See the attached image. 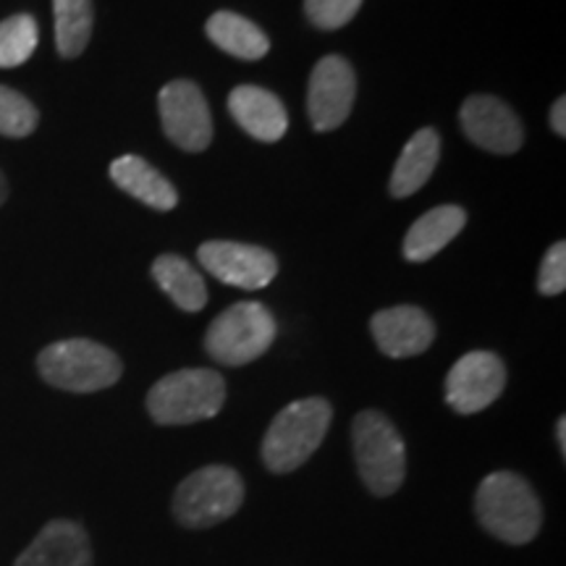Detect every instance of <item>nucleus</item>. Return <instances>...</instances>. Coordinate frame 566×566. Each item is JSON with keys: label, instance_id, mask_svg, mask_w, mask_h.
<instances>
[{"label": "nucleus", "instance_id": "39448f33", "mask_svg": "<svg viewBox=\"0 0 566 566\" xmlns=\"http://www.w3.org/2000/svg\"><path fill=\"white\" fill-rule=\"evenodd\" d=\"M275 334L279 323L265 304L237 302L210 323L205 349L218 365L242 367L263 357L275 342Z\"/></svg>", "mask_w": 566, "mask_h": 566}, {"label": "nucleus", "instance_id": "9b49d317", "mask_svg": "<svg viewBox=\"0 0 566 566\" xmlns=\"http://www.w3.org/2000/svg\"><path fill=\"white\" fill-rule=\"evenodd\" d=\"M357 97V76L342 55H325L317 61L307 87L310 122L317 132H334L349 118Z\"/></svg>", "mask_w": 566, "mask_h": 566}, {"label": "nucleus", "instance_id": "f03ea898", "mask_svg": "<svg viewBox=\"0 0 566 566\" xmlns=\"http://www.w3.org/2000/svg\"><path fill=\"white\" fill-rule=\"evenodd\" d=\"M38 370L45 384L71 394H95L122 378L124 365L108 346L90 338H66L40 352Z\"/></svg>", "mask_w": 566, "mask_h": 566}, {"label": "nucleus", "instance_id": "cd10ccee", "mask_svg": "<svg viewBox=\"0 0 566 566\" xmlns=\"http://www.w3.org/2000/svg\"><path fill=\"white\" fill-rule=\"evenodd\" d=\"M6 197H9V181H6V176L0 174V205L6 202Z\"/></svg>", "mask_w": 566, "mask_h": 566}, {"label": "nucleus", "instance_id": "4468645a", "mask_svg": "<svg viewBox=\"0 0 566 566\" xmlns=\"http://www.w3.org/2000/svg\"><path fill=\"white\" fill-rule=\"evenodd\" d=\"M13 566H92L87 530L71 520L48 522Z\"/></svg>", "mask_w": 566, "mask_h": 566}, {"label": "nucleus", "instance_id": "9d476101", "mask_svg": "<svg viewBox=\"0 0 566 566\" xmlns=\"http://www.w3.org/2000/svg\"><path fill=\"white\" fill-rule=\"evenodd\" d=\"M504 388V363L493 352H470L446 375V405L459 415H478L491 407Z\"/></svg>", "mask_w": 566, "mask_h": 566}, {"label": "nucleus", "instance_id": "f8f14e48", "mask_svg": "<svg viewBox=\"0 0 566 566\" xmlns=\"http://www.w3.org/2000/svg\"><path fill=\"white\" fill-rule=\"evenodd\" d=\"M464 137L478 145L480 150L495 155H512L522 147L525 132H522L520 118L504 101L491 95L467 97L459 113Z\"/></svg>", "mask_w": 566, "mask_h": 566}, {"label": "nucleus", "instance_id": "6e6552de", "mask_svg": "<svg viewBox=\"0 0 566 566\" xmlns=\"http://www.w3.org/2000/svg\"><path fill=\"white\" fill-rule=\"evenodd\" d=\"M166 137L187 153H202L212 139V116L202 90L189 80H174L158 95Z\"/></svg>", "mask_w": 566, "mask_h": 566}, {"label": "nucleus", "instance_id": "423d86ee", "mask_svg": "<svg viewBox=\"0 0 566 566\" xmlns=\"http://www.w3.org/2000/svg\"><path fill=\"white\" fill-rule=\"evenodd\" d=\"M354 457H357L363 483L375 495H391L407 475V446L386 415L365 409L352 428Z\"/></svg>", "mask_w": 566, "mask_h": 566}, {"label": "nucleus", "instance_id": "2eb2a0df", "mask_svg": "<svg viewBox=\"0 0 566 566\" xmlns=\"http://www.w3.org/2000/svg\"><path fill=\"white\" fill-rule=\"evenodd\" d=\"M229 111L252 139L279 142L289 129L286 108L271 90L242 84L229 95Z\"/></svg>", "mask_w": 566, "mask_h": 566}, {"label": "nucleus", "instance_id": "a878e982", "mask_svg": "<svg viewBox=\"0 0 566 566\" xmlns=\"http://www.w3.org/2000/svg\"><path fill=\"white\" fill-rule=\"evenodd\" d=\"M551 129H554L558 137H564L566 134V101L564 97H558L554 103V108H551Z\"/></svg>", "mask_w": 566, "mask_h": 566}, {"label": "nucleus", "instance_id": "393cba45", "mask_svg": "<svg viewBox=\"0 0 566 566\" xmlns=\"http://www.w3.org/2000/svg\"><path fill=\"white\" fill-rule=\"evenodd\" d=\"M566 289V244L556 242L548 247L537 273V292L543 296H556Z\"/></svg>", "mask_w": 566, "mask_h": 566}, {"label": "nucleus", "instance_id": "5701e85b", "mask_svg": "<svg viewBox=\"0 0 566 566\" xmlns=\"http://www.w3.org/2000/svg\"><path fill=\"white\" fill-rule=\"evenodd\" d=\"M40 113L30 97L0 84V134L11 139H24L38 129Z\"/></svg>", "mask_w": 566, "mask_h": 566}, {"label": "nucleus", "instance_id": "20e7f679", "mask_svg": "<svg viewBox=\"0 0 566 566\" xmlns=\"http://www.w3.org/2000/svg\"><path fill=\"white\" fill-rule=\"evenodd\" d=\"M226 384L221 373L189 367L176 370L147 394V409L158 424H192L210 420L223 409Z\"/></svg>", "mask_w": 566, "mask_h": 566}, {"label": "nucleus", "instance_id": "1a4fd4ad", "mask_svg": "<svg viewBox=\"0 0 566 566\" xmlns=\"http://www.w3.org/2000/svg\"><path fill=\"white\" fill-rule=\"evenodd\" d=\"M200 265L226 286L258 292L279 275V260L271 250L242 242H205L197 250Z\"/></svg>", "mask_w": 566, "mask_h": 566}, {"label": "nucleus", "instance_id": "f257e3e1", "mask_svg": "<svg viewBox=\"0 0 566 566\" xmlns=\"http://www.w3.org/2000/svg\"><path fill=\"white\" fill-rule=\"evenodd\" d=\"M475 512L488 533L512 546H525L541 533V501L527 480L514 472H493L480 483Z\"/></svg>", "mask_w": 566, "mask_h": 566}, {"label": "nucleus", "instance_id": "b1692460", "mask_svg": "<svg viewBox=\"0 0 566 566\" xmlns=\"http://www.w3.org/2000/svg\"><path fill=\"white\" fill-rule=\"evenodd\" d=\"M363 9V0H304V13L317 30L334 32L349 24Z\"/></svg>", "mask_w": 566, "mask_h": 566}, {"label": "nucleus", "instance_id": "f3484780", "mask_svg": "<svg viewBox=\"0 0 566 566\" xmlns=\"http://www.w3.org/2000/svg\"><path fill=\"white\" fill-rule=\"evenodd\" d=\"M467 223V210L459 205H441L417 218L405 237V258L409 263H428L446 244L459 237Z\"/></svg>", "mask_w": 566, "mask_h": 566}, {"label": "nucleus", "instance_id": "a211bd4d", "mask_svg": "<svg viewBox=\"0 0 566 566\" xmlns=\"http://www.w3.org/2000/svg\"><path fill=\"white\" fill-rule=\"evenodd\" d=\"M438 158H441V137L436 129H420L412 139L407 142L396 160L391 181H388V192L396 200H405L428 184L433 176Z\"/></svg>", "mask_w": 566, "mask_h": 566}, {"label": "nucleus", "instance_id": "7ed1b4c3", "mask_svg": "<svg viewBox=\"0 0 566 566\" xmlns=\"http://www.w3.org/2000/svg\"><path fill=\"white\" fill-rule=\"evenodd\" d=\"M331 405L321 396L300 399L283 407L268 428L263 441V462L271 472H294L323 443L331 428Z\"/></svg>", "mask_w": 566, "mask_h": 566}, {"label": "nucleus", "instance_id": "bb28decb", "mask_svg": "<svg viewBox=\"0 0 566 566\" xmlns=\"http://www.w3.org/2000/svg\"><path fill=\"white\" fill-rule=\"evenodd\" d=\"M556 438H558V449H562V454L566 457V417L556 422Z\"/></svg>", "mask_w": 566, "mask_h": 566}, {"label": "nucleus", "instance_id": "aec40b11", "mask_svg": "<svg viewBox=\"0 0 566 566\" xmlns=\"http://www.w3.org/2000/svg\"><path fill=\"white\" fill-rule=\"evenodd\" d=\"M153 279L184 313H200L208 304V286L200 271L179 254H160L153 263Z\"/></svg>", "mask_w": 566, "mask_h": 566}, {"label": "nucleus", "instance_id": "6ab92c4d", "mask_svg": "<svg viewBox=\"0 0 566 566\" xmlns=\"http://www.w3.org/2000/svg\"><path fill=\"white\" fill-rule=\"evenodd\" d=\"M205 32L212 40V45L221 48L223 53L242 61H260L271 51V40L250 19L233 11H216L205 24Z\"/></svg>", "mask_w": 566, "mask_h": 566}, {"label": "nucleus", "instance_id": "4be33fe9", "mask_svg": "<svg viewBox=\"0 0 566 566\" xmlns=\"http://www.w3.org/2000/svg\"><path fill=\"white\" fill-rule=\"evenodd\" d=\"M38 40V21L30 13H17L0 21V69H17L30 61Z\"/></svg>", "mask_w": 566, "mask_h": 566}, {"label": "nucleus", "instance_id": "ddd939ff", "mask_svg": "<svg viewBox=\"0 0 566 566\" xmlns=\"http://www.w3.org/2000/svg\"><path fill=\"white\" fill-rule=\"evenodd\" d=\"M370 331L378 349L394 359L417 357V354L428 352L430 344L436 342V325L430 321V315L420 307H412V304L375 313Z\"/></svg>", "mask_w": 566, "mask_h": 566}, {"label": "nucleus", "instance_id": "dca6fc26", "mask_svg": "<svg viewBox=\"0 0 566 566\" xmlns=\"http://www.w3.org/2000/svg\"><path fill=\"white\" fill-rule=\"evenodd\" d=\"M111 179L118 189L153 210H174L179 205L174 184L139 155H122L111 163Z\"/></svg>", "mask_w": 566, "mask_h": 566}, {"label": "nucleus", "instance_id": "412c9836", "mask_svg": "<svg viewBox=\"0 0 566 566\" xmlns=\"http://www.w3.org/2000/svg\"><path fill=\"white\" fill-rule=\"evenodd\" d=\"M55 48L63 59H76L90 45L95 9L92 0H53Z\"/></svg>", "mask_w": 566, "mask_h": 566}, {"label": "nucleus", "instance_id": "0eeeda50", "mask_svg": "<svg viewBox=\"0 0 566 566\" xmlns=\"http://www.w3.org/2000/svg\"><path fill=\"white\" fill-rule=\"evenodd\" d=\"M244 483L237 470L223 464L202 467L174 493V514L184 527H212L239 512Z\"/></svg>", "mask_w": 566, "mask_h": 566}]
</instances>
